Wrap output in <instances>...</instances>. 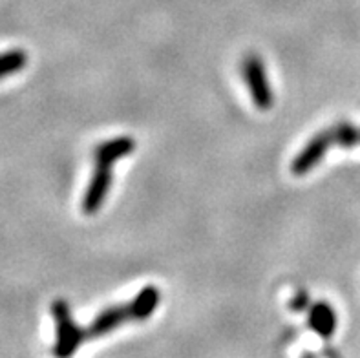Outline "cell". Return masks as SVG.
<instances>
[{
    "instance_id": "obj_8",
    "label": "cell",
    "mask_w": 360,
    "mask_h": 358,
    "mask_svg": "<svg viewBox=\"0 0 360 358\" xmlns=\"http://www.w3.org/2000/svg\"><path fill=\"white\" fill-rule=\"evenodd\" d=\"M307 293L306 290H300V293H297L295 295V298L291 300V309H295V311H302V309L307 307Z\"/></svg>"
},
{
    "instance_id": "obj_6",
    "label": "cell",
    "mask_w": 360,
    "mask_h": 358,
    "mask_svg": "<svg viewBox=\"0 0 360 358\" xmlns=\"http://www.w3.org/2000/svg\"><path fill=\"white\" fill-rule=\"evenodd\" d=\"M309 327L322 338H331L337 329V314L335 309L326 302H319L311 307Z\"/></svg>"
},
{
    "instance_id": "obj_2",
    "label": "cell",
    "mask_w": 360,
    "mask_h": 358,
    "mask_svg": "<svg viewBox=\"0 0 360 358\" xmlns=\"http://www.w3.org/2000/svg\"><path fill=\"white\" fill-rule=\"evenodd\" d=\"M160 290L158 287L148 286L136 295L132 302L123 305H114V307L105 309L103 313L97 314V318L88 327H82V340H94L101 336L115 331L117 327L128 322H141L146 320L160 305Z\"/></svg>"
},
{
    "instance_id": "obj_3",
    "label": "cell",
    "mask_w": 360,
    "mask_h": 358,
    "mask_svg": "<svg viewBox=\"0 0 360 358\" xmlns=\"http://www.w3.org/2000/svg\"><path fill=\"white\" fill-rule=\"evenodd\" d=\"M360 145V127H355L349 121L335 122L333 127L326 128L315 137H311L300 154L292 159L291 172L295 176H306L316 165L326 158L329 148L333 146H344V148H353Z\"/></svg>"
},
{
    "instance_id": "obj_5",
    "label": "cell",
    "mask_w": 360,
    "mask_h": 358,
    "mask_svg": "<svg viewBox=\"0 0 360 358\" xmlns=\"http://www.w3.org/2000/svg\"><path fill=\"white\" fill-rule=\"evenodd\" d=\"M242 73L245 84L251 91V99L260 110H269L274 105V91L265 73L260 55L249 53L242 63Z\"/></svg>"
},
{
    "instance_id": "obj_4",
    "label": "cell",
    "mask_w": 360,
    "mask_h": 358,
    "mask_svg": "<svg viewBox=\"0 0 360 358\" xmlns=\"http://www.w3.org/2000/svg\"><path fill=\"white\" fill-rule=\"evenodd\" d=\"M51 314H53L55 327H57V342H55L53 353L57 357H70L75 353L79 345L84 344L82 340V327L73 322L72 311L66 300H55L51 304Z\"/></svg>"
},
{
    "instance_id": "obj_7",
    "label": "cell",
    "mask_w": 360,
    "mask_h": 358,
    "mask_svg": "<svg viewBox=\"0 0 360 358\" xmlns=\"http://www.w3.org/2000/svg\"><path fill=\"white\" fill-rule=\"evenodd\" d=\"M27 55L24 50H9L0 53V79L9 77L26 66Z\"/></svg>"
},
{
    "instance_id": "obj_1",
    "label": "cell",
    "mask_w": 360,
    "mask_h": 358,
    "mask_svg": "<svg viewBox=\"0 0 360 358\" xmlns=\"http://www.w3.org/2000/svg\"><path fill=\"white\" fill-rule=\"evenodd\" d=\"M134 148H136V141L132 137L124 136L115 137L112 141H105L94 150L96 168H94L90 185H88L84 198H82L84 214H96L103 207L110 186H112V174H114L115 161L132 154Z\"/></svg>"
}]
</instances>
